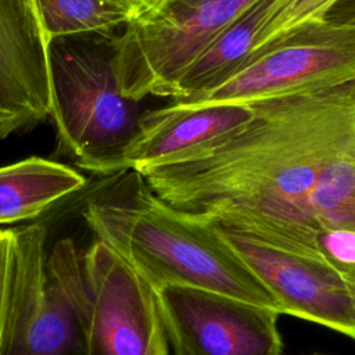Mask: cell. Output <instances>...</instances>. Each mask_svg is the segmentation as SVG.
<instances>
[{
	"mask_svg": "<svg viewBox=\"0 0 355 355\" xmlns=\"http://www.w3.org/2000/svg\"><path fill=\"white\" fill-rule=\"evenodd\" d=\"M248 104L237 128L137 172L183 212L324 258V233L355 230V79Z\"/></svg>",
	"mask_w": 355,
	"mask_h": 355,
	"instance_id": "1",
	"label": "cell"
},
{
	"mask_svg": "<svg viewBox=\"0 0 355 355\" xmlns=\"http://www.w3.org/2000/svg\"><path fill=\"white\" fill-rule=\"evenodd\" d=\"M82 216L96 239L115 250L155 290L201 288L282 313L215 223L161 200L137 171L111 175L86 200Z\"/></svg>",
	"mask_w": 355,
	"mask_h": 355,
	"instance_id": "2",
	"label": "cell"
},
{
	"mask_svg": "<svg viewBox=\"0 0 355 355\" xmlns=\"http://www.w3.org/2000/svg\"><path fill=\"white\" fill-rule=\"evenodd\" d=\"M119 35L90 32L47 42L50 116L58 153L101 175L119 173L143 115L140 100L121 90Z\"/></svg>",
	"mask_w": 355,
	"mask_h": 355,
	"instance_id": "3",
	"label": "cell"
},
{
	"mask_svg": "<svg viewBox=\"0 0 355 355\" xmlns=\"http://www.w3.org/2000/svg\"><path fill=\"white\" fill-rule=\"evenodd\" d=\"M47 265L75 309L83 355H169L158 291L108 244L82 252L61 239Z\"/></svg>",
	"mask_w": 355,
	"mask_h": 355,
	"instance_id": "4",
	"label": "cell"
},
{
	"mask_svg": "<svg viewBox=\"0 0 355 355\" xmlns=\"http://www.w3.org/2000/svg\"><path fill=\"white\" fill-rule=\"evenodd\" d=\"M257 0H159L119 35L118 75L126 97H172L189 65Z\"/></svg>",
	"mask_w": 355,
	"mask_h": 355,
	"instance_id": "5",
	"label": "cell"
},
{
	"mask_svg": "<svg viewBox=\"0 0 355 355\" xmlns=\"http://www.w3.org/2000/svg\"><path fill=\"white\" fill-rule=\"evenodd\" d=\"M355 79V25L309 21L252 54L216 87L183 103L245 104Z\"/></svg>",
	"mask_w": 355,
	"mask_h": 355,
	"instance_id": "6",
	"label": "cell"
},
{
	"mask_svg": "<svg viewBox=\"0 0 355 355\" xmlns=\"http://www.w3.org/2000/svg\"><path fill=\"white\" fill-rule=\"evenodd\" d=\"M14 268L1 355H83L80 327L47 265V229H12Z\"/></svg>",
	"mask_w": 355,
	"mask_h": 355,
	"instance_id": "7",
	"label": "cell"
},
{
	"mask_svg": "<svg viewBox=\"0 0 355 355\" xmlns=\"http://www.w3.org/2000/svg\"><path fill=\"white\" fill-rule=\"evenodd\" d=\"M216 226L277 301L282 313L326 326L355 341V270Z\"/></svg>",
	"mask_w": 355,
	"mask_h": 355,
	"instance_id": "8",
	"label": "cell"
},
{
	"mask_svg": "<svg viewBox=\"0 0 355 355\" xmlns=\"http://www.w3.org/2000/svg\"><path fill=\"white\" fill-rule=\"evenodd\" d=\"M157 291L175 355H282L277 311L201 288Z\"/></svg>",
	"mask_w": 355,
	"mask_h": 355,
	"instance_id": "9",
	"label": "cell"
},
{
	"mask_svg": "<svg viewBox=\"0 0 355 355\" xmlns=\"http://www.w3.org/2000/svg\"><path fill=\"white\" fill-rule=\"evenodd\" d=\"M47 42L32 0H0V140L50 116Z\"/></svg>",
	"mask_w": 355,
	"mask_h": 355,
	"instance_id": "10",
	"label": "cell"
},
{
	"mask_svg": "<svg viewBox=\"0 0 355 355\" xmlns=\"http://www.w3.org/2000/svg\"><path fill=\"white\" fill-rule=\"evenodd\" d=\"M251 105L175 103L144 111L139 133L126 148L119 172L157 165L194 150L237 128L251 116Z\"/></svg>",
	"mask_w": 355,
	"mask_h": 355,
	"instance_id": "11",
	"label": "cell"
},
{
	"mask_svg": "<svg viewBox=\"0 0 355 355\" xmlns=\"http://www.w3.org/2000/svg\"><path fill=\"white\" fill-rule=\"evenodd\" d=\"M85 186L82 173L40 157L0 166V225L35 219Z\"/></svg>",
	"mask_w": 355,
	"mask_h": 355,
	"instance_id": "12",
	"label": "cell"
},
{
	"mask_svg": "<svg viewBox=\"0 0 355 355\" xmlns=\"http://www.w3.org/2000/svg\"><path fill=\"white\" fill-rule=\"evenodd\" d=\"M275 1L257 0L230 22L183 72L175 87L173 101H187L234 73L250 57L255 37Z\"/></svg>",
	"mask_w": 355,
	"mask_h": 355,
	"instance_id": "13",
	"label": "cell"
},
{
	"mask_svg": "<svg viewBox=\"0 0 355 355\" xmlns=\"http://www.w3.org/2000/svg\"><path fill=\"white\" fill-rule=\"evenodd\" d=\"M46 42L90 32L116 31L136 14L114 0H32Z\"/></svg>",
	"mask_w": 355,
	"mask_h": 355,
	"instance_id": "14",
	"label": "cell"
},
{
	"mask_svg": "<svg viewBox=\"0 0 355 355\" xmlns=\"http://www.w3.org/2000/svg\"><path fill=\"white\" fill-rule=\"evenodd\" d=\"M340 1L341 0H276L255 37L250 57L277 42L300 25L326 18L329 11Z\"/></svg>",
	"mask_w": 355,
	"mask_h": 355,
	"instance_id": "15",
	"label": "cell"
},
{
	"mask_svg": "<svg viewBox=\"0 0 355 355\" xmlns=\"http://www.w3.org/2000/svg\"><path fill=\"white\" fill-rule=\"evenodd\" d=\"M12 268L14 233L12 229H0V355L4 344Z\"/></svg>",
	"mask_w": 355,
	"mask_h": 355,
	"instance_id": "16",
	"label": "cell"
},
{
	"mask_svg": "<svg viewBox=\"0 0 355 355\" xmlns=\"http://www.w3.org/2000/svg\"><path fill=\"white\" fill-rule=\"evenodd\" d=\"M326 18L340 24L355 25V0H341L329 11Z\"/></svg>",
	"mask_w": 355,
	"mask_h": 355,
	"instance_id": "17",
	"label": "cell"
},
{
	"mask_svg": "<svg viewBox=\"0 0 355 355\" xmlns=\"http://www.w3.org/2000/svg\"><path fill=\"white\" fill-rule=\"evenodd\" d=\"M125 7H128L129 10H132L136 14V18L140 17L141 14L150 11L151 8H154L159 0H114Z\"/></svg>",
	"mask_w": 355,
	"mask_h": 355,
	"instance_id": "18",
	"label": "cell"
},
{
	"mask_svg": "<svg viewBox=\"0 0 355 355\" xmlns=\"http://www.w3.org/2000/svg\"><path fill=\"white\" fill-rule=\"evenodd\" d=\"M311 355H322V354H311Z\"/></svg>",
	"mask_w": 355,
	"mask_h": 355,
	"instance_id": "19",
	"label": "cell"
}]
</instances>
